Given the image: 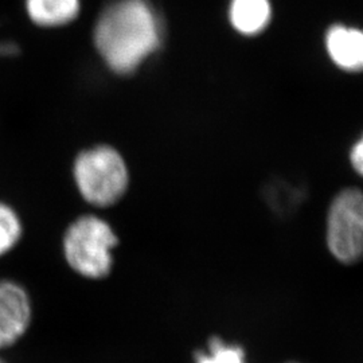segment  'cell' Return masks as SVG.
<instances>
[{
	"label": "cell",
	"instance_id": "277c9868",
	"mask_svg": "<svg viewBox=\"0 0 363 363\" xmlns=\"http://www.w3.org/2000/svg\"><path fill=\"white\" fill-rule=\"evenodd\" d=\"M327 247L342 264H355L363 252V195L349 187L333 199L327 214Z\"/></svg>",
	"mask_w": 363,
	"mask_h": 363
},
{
	"label": "cell",
	"instance_id": "8992f818",
	"mask_svg": "<svg viewBox=\"0 0 363 363\" xmlns=\"http://www.w3.org/2000/svg\"><path fill=\"white\" fill-rule=\"evenodd\" d=\"M325 46L331 60L339 67L357 72L363 65V35L357 28L331 27L325 37Z\"/></svg>",
	"mask_w": 363,
	"mask_h": 363
},
{
	"label": "cell",
	"instance_id": "52a82bcc",
	"mask_svg": "<svg viewBox=\"0 0 363 363\" xmlns=\"http://www.w3.org/2000/svg\"><path fill=\"white\" fill-rule=\"evenodd\" d=\"M269 0H232L229 16L237 31L245 35H256L271 21Z\"/></svg>",
	"mask_w": 363,
	"mask_h": 363
},
{
	"label": "cell",
	"instance_id": "7a4b0ae2",
	"mask_svg": "<svg viewBox=\"0 0 363 363\" xmlns=\"http://www.w3.org/2000/svg\"><path fill=\"white\" fill-rule=\"evenodd\" d=\"M73 177L81 196L96 208L117 203L130 184V172L123 156L109 145L82 151L74 160Z\"/></svg>",
	"mask_w": 363,
	"mask_h": 363
},
{
	"label": "cell",
	"instance_id": "ba28073f",
	"mask_svg": "<svg viewBox=\"0 0 363 363\" xmlns=\"http://www.w3.org/2000/svg\"><path fill=\"white\" fill-rule=\"evenodd\" d=\"M27 13L39 26H62L79 11V0H26Z\"/></svg>",
	"mask_w": 363,
	"mask_h": 363
},
{
	"label": "cell",
	"instance_id": "6da1fadb",
	"mask_svg": "<svg viewBox=\"0 0 363 363\" xmlns=\"http://www.w3.org/2000/svg\"><path fill=\"white\" fill-rule=\"evenodd\" d=\"M160 42L154 10L143 0L111 4L97 21L94 43L106 65L128 74L155 52Z\"/></svg>",
	"mask_w": 363,
	"mask_h": 363
},
{
	"label": "cell",
	"instance_id": "3957f363",
	"mask_svg": "<svg viewBox=\"0 0 363 363\" xmlns=\"http://www.w3.org/2000/svg\"><path fill=\"white\" fill-rule=\"evenodd\" d=\"M117 244L116 233L106 220L93 214L81 216L64 234V256L79 276L99 280L112 271V250Z\"/></svg>",
	"mask_w": 363,
	"mask_h": 363
},
{
	"label": "cell",
	"instance_id": "9c48e42d",
	"mask_svg": "<svg viewBox=\"0 0 363 363\" xmlns=\"http://www.w3.org/2000/svg\"><path fill=\"white\" fill-rule=\"evenodd\" d=\"M195 363H247V352L235 343H228L220 337H210L208 351L195 352Z\"/></svg>",
	"mask_w": 363,
	"mask_h": 363
},
{
	"label": "cell",
	"instance_id": "8fae6325",
	"mask_svg": "<svg viewBox=\"0 0 363 363\" xmlns=\"http://www.w3.org/2000/svg\"><path fill=\"white\" fill-rule=\"evenodd\" d=\"M350 162L352 169L358 175H362L363 171V142L359 139L357 143L352 145L350 152Z\"/></svg>",
	"mask_w": 363,
	"mask_h": 363
},
{
	"label": "cell",
	"instance_id": "5b68a950",
	"mask_svg": "<svg viewBox=\"0 0 363 363\" xmlns=\"http://www.w3.org/2000/svg\"><path fill=\"white\" fill-rule=\"evenodd\" d=\"M31 318V300L25 286L0 280V351L13 347L26 334Z\"/></svg>",
	"mask_w": 363,
	"mask_h": 363
},
{
	"label": "cell",
	"instance_id": "7c38bea8",
	"mask_svg": "<svg viewBox=\"0 0 363 363\" xmlns=\"http://www.w3.org/2000/svg\"><path fill=\"white\" fill-rule=\"evenodd\" d=\"M0 363H9V362H6V361H4V359H3V358H0Z\"/></svg>",
	"mask_w": 363,
	"mask_h": 363
},
{
	"label": "cell",
	"instance_id": "4fadbf2b",
	"mask_svg": "<svg viewBox=\"0 0 363 363\" xmlns=\"http://www.w3.org/2000/svg\"><path fill=\"white\" fill-rule=\"evenodd\" d=\"M288 363H298V362H288Z\"/></svg>",
	"mask_w": 363,
	"mask_h": 363
},
{
	"label": "cell",
	"instance_id": "30bf717a",
	"mask_svg": "<svg viewBox=\"0 0 363 363\" xmlns=\"http://www.w3.org/2000/svg\"><path fill=\"white\" fill-rule=\"evenodd\" d=\"M22 237V222L10 205L0 202V257L16 247Z\"/></svg>",
	"mask_w": 363,
	"mask_h": 363
}]
</instances>
